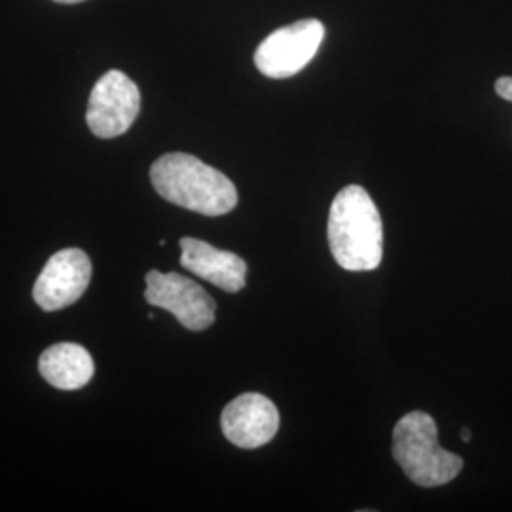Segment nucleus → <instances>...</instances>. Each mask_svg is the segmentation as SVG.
<instances>
[{"label": "nucleus", "instance_id": "f257e3e1", "mask_svg": "<svg viewBox=\"0 0 512 512\" xmlns=\"http://www.w3.org/2000/svg\"><path fill=\"white\" fill-rule=\"evenodd\" d=\"M330 253L348 272H370L384 258L382 215L363 186L349 184L330 205Z\"/></svg>", "mask_w": 512, "mask_h": 512}, {"label": "nucleus", "instance_id": "f03ea898", "mask_svg": "<svg viewBox=\"0 0 512 512\" xmlns=\"http://www.w3.org/2000/svg\"><path fill=\"white\" fill-rule=\"evenodd\" d=\"M150 181L165 202L205 217H220L238 205V190L219 169L200 158L171 152L150 167Z\"/></svg>", "mask_w": 512, "mask_h": 512}, {"label": "nucleus", "instance_id": "7ed1b4c3", "mask_svg": "<svg viewBox=\"0 0 512 512\" xmlns=\"http://www.w3.org/2000/svg\"><path fill=\"white\" fill-rule=\"evenodd\" d=\"M393 458L414 484L437 488L452 482L463 459L439 446V429L425 412H408L393 429Z\"/></svg>", "mask_w": 512, "mask_h": 512}, {"label": "nucleus", "instance_id": "20e7f679", "mask_svg": "<svg viewBox=\"0 0 512 512\" xmlns=\"http://www.w3.org/2000/svg\"><path fill=\"white\" fill-rule=\"evenodd\" d=\"M323 38L325 25L319 19H304L281 27L256 48V69L268 78L294 76L319 52Z\"/></svg>", "mask_w": 512, "mask_h": 512}, {"label": "nucleus", "instance_id": "39448f33", "mask_svg": "<svg viewBox=\"0 0 512 512\" xmlns=\"http://www.w3.org/2000/svg\"><path fill=\"white\" fill-rule=\"evenodd\" d=\"M145 298L154 308H162L177 317L184 329H209L215 323L217 304L194 279L181 274H162L158 270L148 272Z\"/></svg>", "mask_w": 512, "mask_h": 512}, {"label": "nucleus", "instance_id": "423d86ee", "mask_svg": "<svg viewBox=\"0 0 512 512\" xmlns=\"http://www.w3.org/2000/svg\"><path fill=\"white\" fill-rule=\"evenodd\" d=\"M141 110L137 84L120 71L103 74L93 86L86 122L99 139H114L128 131Z\"/></svg>", "mask_w": 512, "mask_h": 512}, {"label": "nucleus", "instance_id": "0eeeda50", "mask_svg": "<svg viewBox=\"0 0 512 512\" xmlns=\"http://www.w3.org/2000/svg\"><path fill=\"white\" fill-rule=\"evenodd\" d=\"M92 281L90 256L80 249L55 253L38 275L33 298L44 311H57L74 304Z\"/></svg>", "mask_w": 512, "mask_h": 512}, {"label": "nucleus", "instance_id": "6e6552de", "mask_svg": "<svg viewBox=\"0 0 512 512\" xmlns=\"http://www.w3.org/2000/svg\"><path fill=\"white\" fill-rule=\"evenodd\" d=\"M220 427L234 446L255 450L274 439L279 431V412L268 397L243 393L222 410Z\"/></svg>", "mask_w": 512, "mask_h": 512}, {"label": "nucleus", "instance_id": "1a4fd4ad", "mask_svg": "<svg viewBox=\"0 0 512 512\" xmlns=\"http://www.w3.org/2000/svg\"><path fill=\"white\" fill-rule=\"evenodd\" d=\"M181 266L224 293H239L247 283V262L198 238L181 239Z\"/></svg>", "mask_w": 512, "mask_h": 512}, {"label": "nucleus", "instance_id": "9d476101", "mask_svg": "<svg viewBox=\"0 0 512 512\" xmlns=\"http://www.w3.org/2000/svg\"><path fill=\"white\" fill-rule=\"evenodd\" d=\"M38 370L48 384L63 391H74L90 384L95 365L90 351L84 346L61 342L40 355Z\"/></svg>", "mask_w": 512, "mask_h": 512}, {"label": "nucleus", "instance_id": "9b49d317", "mask_svg": "<svg viewBox=\"0 0 512 512\" xmlns=\"http://www.w3.org/2000/svg\"><path fill=\"white\" fill-rule=\"evenodd\" d=\"M495 92H497V95H499L501 99L511 101L512 103V76L499 78V80L495 82Z\"/></svg>", "mask_w": 512, "mask_h": 512}, {"label": "nucleus", "instance_id": "f8f14e48", "mask_svg": "<svg viewBox=\"0 0 512 512\" xmlns=\"http://www.w3.org/2000/svg\"><path fill=\"white\" fill-rule=\"evenodd\" d=\"M461 439H463V442H469V440L473 439L469 427H463V429H461Z\"/></svg>", "mask_w": 512, "mask_h": 512}, {"label": "nucleus", "instance_id": "ddd939ff", "mask_svg": "<svg viewBox=\"0 0 512 512\" xmlns=\"http://www.w3.org/2000/svg\"><path fill=\"white\" fill-rule=\"evenodd\" d=\"M55 2H61V4H76V2H82V0H55Z\"/></svg>", "mask_w": 512, "mask_h": 512}]
</instances>
